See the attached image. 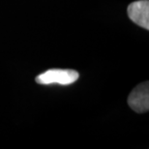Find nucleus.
Listing matches in <instances>:
<instances>
[{
    "mask_svg": "<svg viewBox=\"0 0 149 149\" xmlns=\"http://www.w3.org/2000/svg\"><path fill=\"white\" fill-rule=\"evenodd\" d=\"M127 14L129 19L134 23L141 27L149 29V1L139 0L133 2L128 6Z\"/></svg>",
    "mask_w": 149,
    "mask_h": 149,
    "instance_id": "obj_3",
    "label": "nucleus"
},
{
    "mask_svg": "<svg viewBox=\"0 0 149 149\" xmlns=\"http://www.w3.org/2000/svg\"><path fill=\"white\" fill-rule=\"evenodd\" d=\"M79 74L77 71L70 69H50L40 74L36 77V82L38 84L49 85H70L76 82Z\"/></svg>",
    "mask_w": 149,
    "mask_h": 149,
    "instance_id": "obj_1",
    "label": "nucleus"
},
{
    "mask_svg": "<svg viewBox=\"0 0 149 149\" xmlns=\"http://www.w3.org/2000/svg\"><path fill=\"white\" fill-rule=\"evenodd\" d=\"M128 105L134 111L143 113L149 109V83L144 81L136 86L128 96Z\"/></svg>",
    "mask_w": 149,
    "mask_h": 149,
    "instance_id": "obj_2",
    "label": "nucleus"
}]
</instances>
